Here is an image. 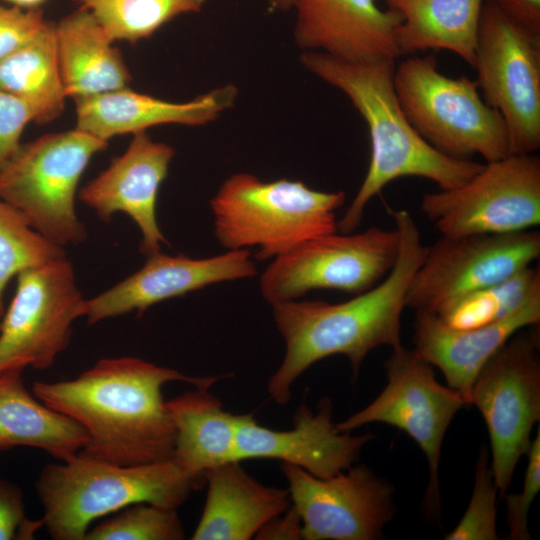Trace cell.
<instances>
[{
	"instance_id": "obj_33",
	"label": "cell",
	"mask_w": 540,
	"mask_h": 540,
	"mask_svg": "<svg viewBox=\"0 0 540 540\" xmlns=\"http://www.w3.org/2000/svg\"><path fill=\"white\" fill-rule=\"evenodd\" d=\"M527 467L523 488L520 493L505 494L506 523L509 529L507 539L529 540V508L540 490V429L526 453ZM502 498V499H503Z\"/></svg>"
},
{
	"instance_id": "obj_36",
	"label": "cell",
	"mask_w": 540,
	"mask_h": 540,
	"mask_svg": "<svg viewBox=\"0 0 540 540\" xmlns=\"http://www.w3.org/2000/svg\"><path fill=\"white\" fill-rule=\"evenodd\" d=\"M31 121L30 107L20 98L0 89V170L20 147L23 130Z\"/></svg>"
},
{
	"instance_id": "obj_39",
	"label": "cell",
	"mask_w": 540,
	"mask_h": 540,
	"mask_svg": "<svg viewBox=\"0 0 540 540\" xmlns=\"http://www.w3.org/2000/svg\"><path fill=\"white\" fill-rule=\"evenodd\" d=\"M272 11L285 12L293 9L296 0H266Z\"/></svg>"
},
{
	"instance_id": "obj_10",
	"label": "cell",
	"mask_w": 540,
	"mask_h": 540,
	"mask_svg": "<svg viewBox=\"0 0 540 540\" xmlns=\"http://www.w3.org/2000/svg\"><path fill=\"white\" fill-rule=\"evenodd\" d=\"M483 416L499 498L506 494L540 419L539 334L516 333L484 365L469 394Z\"/></svg>"
},
{
	"instance_id": "obj_40",
	"label": "cell",
	"mask_w": 540,
	"mask_h": 540,
	"mask_svg": "<svg viewBox=\"0 0 540 540\" xmlns=\"http://www.w3.org/2000/svg\"><path fill=\"white\" fill-rule=\"evenodd\" d=\"M20 8H36L46 0H4Z\"/></svg>"
},
{
	"instance_id": "obj_19",
	"label": "cell",
	"mask_w": 540,
	"mask_h": 540,
	"mask_svg": "<svg viewBox=\"0 0 540 540\" xmlns=\"http://www.w3.org/2000/svg\"><path fill=\"white\" fill-rule=\"evenodd\" d=\"M294 40L299 49L350 62L396 60L399 15L375 0H296Z\"/></svg>"
},
{
	"instance_id": "obj_35",
	"label": "cell",
	"mask_w": 540,
	"mask_h": 540,
	"mask_svg": "<svg viewBox=\"0 0 540 540\" xmlns=\"http://www.w3.org/2000/svg\"><path fill=\"white\" fill-rule=\"evenodd\" d=\"M42 526V519L27 518L22 490L0 478V540L33 539Z\"/></svg>"
},
{
	"instance_id": "obj_30",
	"label": "cell",
	"mask_w": 540,
	"mask_h": 540,
	"mask_svg": "<svg viewBox=\"0 0 540 540\" xmlns=\"http://www.w3.org/2000/svg\"><path fill=\"white\" fill-rule=\"evenodd\" d=\"M185 530L177 508L146 502L127 506L90 528L85 540H181Z\"/></svg>"
},
{
	"instance_id": "obj_14",
	"label": "cell",
	"mask_w": 540,
	"mask_h": 540,
	"mask_svg": "<svg viewBox=\"0 0 540 540\" xmlns=\"http://www.w3.org/2000/svg\"><path fill=\"white\" fill-rule=\"evenodd\" d=\"M540 256V232L441 236L426 246L406 307L436 314L453 300L491 287Z\"/></svg>"
},
{
	"instance_id": "obj_12",
	"label": "cell",
	"mask_w": 540,
	"mask_h": 540,
	"mask_svg": "<svg viewBox=\"0 0 540 540\" xmlns=\"http://www.w3.org/2000/svg\"><path fill=\"white\" fill-rule=\"evenodd\" d=\"M475 53V81L506 124L510 154H534L540 149V36L484 1Z\"/></svg>"
},
{
	"instance_id": "obj_34",
	"label": "cell",
	"mask_w": 540,
	"mask_h": 540,
	"mask_svg": "<svg viewBox=\"0 0 540 540\" xmlns=\"http://www.w3.org/2000/svg\"><path fill=\"white\" fill-rule=\"evenodd\" d=\"M48 22L40 7L0 5V60L31 41Z\"/></svg>"
},
{
	"instance_id": "obj_38",
	"label": "cell",
	"mask_w": 540,
	"mask_h": 540,
	"mask_svg": "<svg viewBox=\"0 0 540 540\" xmlns=\"http://www.w3.org/2000/svg\"><path fill=\"white\" fill-rule=\"evenodd\" d=\"M254 538L262 540L302 539V520L300 515L291 504L285 512L262 526Z\"/></svg>"
},
{
	"instance_id": "obj_28",
	"label": "cell",
	"mask_w": 540,
	"mask_h": 540,
	"mask_svg": "<svg viewBox=\"0 0 540 540\" xmlns=\"http://www.w3.org/2000/svg\"><path fill=\"white\" fill-rule=\"evenodd\" d=\"M90 12L115 41L137 43L150 38L176 17L198 13L207 0H75Z\"/></svg>"
},
{
	"instance_id": "obj_25",
	"label": "cell",
	"mask_w": 540,
	"mask_h": 540,
	"mask_svg": "<svg viewBox=\"0 0 540 540\" xmlns=\"http://www.w3.org/2000/svg\"><path fill=\"white\" fill-rule=\"evenodd\" d=\"M175 428L172 459L204 481V474L236 460V417L209 389L195 388L166 401Z\"/></svg>"
},
{
	"instance_id": "obj_15",
	"label": "cell",
	"mask_w": 540,
	"mask_h": 540,
	"mask_svg": "<svg viewBox=\"0 0 540 540\" xmlns=\"http://www.w3.org/2000/svg\"><path fill=\"white\" fill-rule=\"evenodd\" d=\"M281 469L304 540H378L396 507L394 487L367 465L318 478L288 463Z\"/></svg>"
},
{
	"instance_id": "obj_5",
	"label": "cell",
	"mask_w": 540,
	"mask_h": 540,
	"mask_svg": "<svg viewBox=\"0 0 540 540\" xmlns=\"http://www.w3.org/2000/svg\"><path fill=\"white\" fill-rule=\"evenodd\" d=\"M344 191L325 192L303 181L229 176L210 200L214 235L228 250L256 247L257 260L273 259L316 236L337 232Z\"/></svg>"
},
{
	"instance_id": "obj_1",
	"label": "cell",
	"mask_w": 540,
	"mask_h": 540,
	"mask_svg": "<svg viewBox=\"0 0 540 540\" xmlns=\"http://www.w3.org/2000/svg\"><path fill=\"white\" fill-rule=\"evenodd\" d=\"M221 378L189 376L125 356L102 358L74 379L34 382L32 392L85 430L83 453L118 465H141L173 457L175 428L163 386L179 381L210 389Z\"/></svg>"
},
{
	"instance_id": "obj_27",
	"label": "cell",
	"mask_w": 540,
	"mask_h": 540,
	"mask_svg": "<svg viewBox=\"0 0 540 540\" xmlns=\"http://www.w3.org/2000/svg\"><path fill=\"white\" fill-rule=\"evenodd\" d=\"M0 89L23 100L33 122L47 124L65 106L56 45V24L49 21L28 43L0 60Z\"/></svg>"
},
{
	"instance_id": "obj_24",
	"label": "cell",
	"mask_w": 540,
	"mask_h": 540,
	"mask_svg": "<svg viewBox=\"0 0 540 540\" xmlns=\"http://www.w3.org/2000/svg\"><path fill=\"white\" fill-rule=\"evenodd\" d=\"M23 371L16 367L0 373V451L25 446L58 461L72 458L87 442L85 430L31 394Z\"/></svg>"
},
{
	"instance_id": "obj_6",
	"label": "cell",
	"mask_w": 540,
	"mask_h": 540,
	"mask_svg": "<svg viewBox=\"0 0 540 540\" xmlns=\"http://www.w3.org/2000/svg\"><path fill=\"white\" fill-rule=\"evenodd\" d=\"M393 81L409 123L437 151L457 159L479 154L486 162L510 155L506 124L482 100L475 80L442 74L428 55L401 61Z\"/></svg>"
},
{
	"instance_id": "obj_7",
	"label": "cell",
	"mask_w": 540,
	"mask_h": 540,
	"mask_svg": "<svg viewBox=\"0 0 540 540\" xmlns=\"http://www.w3.org/2000/svg\"><path fill=\"white\" fill-rule=\"evenodd\" d=\"M108 142L75 127L21 144L0 170V198L28 224L64 248L87 239L75 209L80 178L90 160Z\"/></svg>"
},
{
	"instance_id": "obj_29",
	"label": "cell",
	"mask_w": 540,
	"mask_h": 540,
	"mask_svg": "<svg viewBox=\"0 0 540 540\" xmlns=\"http://www.w3.org/2000/svg\"><path fill=\"white\" fill-rule=\"evenodd\" d=\"M63 256L64 248L44 238L16 208L0 198V323L9 281L26 269Z\"/></svg>"
},
{
	"instance_id": "obj_3",
	"label": "cell",
	"mask_w": 540,
	"mask_h": 540,
	"mask_svg": "<svg viewBox=\"0 0 540 540\" xmlns=\"http://www.w3.org/2000/svg\"><path fill=\"white\" fill-rule=\"evenodd\" d=\"M300 62L309 72L342 91L364 118L371 141L367 173L337 229L351 233L369 202L390 182L421 177L440 190L457 188L484 164L449 157L428 144L406 118L394 88L395 60L350 62L322 52L304 51Z\"/></svg>"
},
{
	"instance_id": "obj_9",
	"label": "cell",
	"mask_w": 540,
	"mask_h": 540,
	"mask_svg": "<svg viewBox=\"0 0 540 540\" xmlns=\"http://www.w3.org/2000/svg\"><path fill=\"white\" fill-rule=\"evenodd\" d=\"M387 384L366 407L335 423L340 432L371 423L394 426L409 435L429 463L426 512L437 517L440 511L439 464L446 431L463 407L469 406L458 391L440 384L433 366L414 349L403 345L392 349L384 363Z\"/></svg>"
},
{
	"instance_id": "obj_20",
	"label": "cell",
	"mask_w": 540,
	"mask_h": 540,
	"mask_svg": "<svg viewBox=\"0 0 540 540\" xmlns=\"http://www.w3.org/2000/svg\"><path fill=\"white\" fill-rule=\"evenodd\" d=\"M238 89L228 83L185 102H172L128 88L76 99V128L108 142L159 125L203 126L235 105Z\"/></svg>"
},
{
	"instance_id": "obj_17",
	"label": "cell",
	"mask_w": 540,
	"mask_h": 540,
	"mask_svg": "<svg viewBox=\"0 0 540 540\" xmlns=\"http://www.w3.org/2000/svg\"><path fill=\"white\" fill-rule=\"evenodd\" d=\"M332 414V403L325 398L316 412L300 405L294 414V426L289 430L267 428L251 414L237 415L236 460L276 459L318 478L344 471L359 459L363 447L374 435L340 432Z\"/></svg>"
},
{
	"instance_id": "obj_21",
	"label": "cell",
	"mask_w": 540,
	"mask_h": 540,
	"mask_svg": "<svg viewBox=\"0 0 540 540\" xmlns=\"http://www.w3.org/2000/svg\"><path fill=\"white\" fill-rule=\"evenodd\" d=\"M539 322L540 294L502 320L466 330L445 325L433 313L415 311L414 350L439 368L447 386L461 393L469 404L470 390L488 360L520 330Z\"/></svg>"
},
{
	"instance_id": "obj_8",
	"label": "cell",
	"mask_w": 540,
	"mask_h": 540,
	"mask_svg": "<svg viewBox=\"0 0 540 540\" xmlns=\"http://www.w3.org/2000/svg\"><path fill=\"white\" fill-rule=\"evenodd\" d=\"M398 253L395 228L323 234L273 258L260 277V291L270 305L317 289L354 296L379 284L393 269Z\"/></svg>"
},
{
	"instance_id": "obj_11",
	"label": "cell",
	"mask_w": 540,
	"mask_h": 540,
	"mask_svg": "<svg viewBox=\"0 0 540 540\" xmlns=\"http://www.w3.org/2000/svg\"><path fill=\"white\" fill-rule=\"evenodd\" d=\"M421 210L441 236L535 229L540 224V158L510 154L486 162L463 185L424 194Z\"/></svg>"
},
{
	"instance_id": "obj_32",
	"label": "cell",
	"mask_w": 540,
	"mask_h": 540,
	"mask_svg": "<svg viewBox=\"0 0 540 540\" xmlns=\"http://www.w3.org/2000/svg\"><path fill=\"white\" fill-rule=\"evenodd\" d=\"M435 315L445 325L460 330L483 327L509 316L494 285L453 300Z\"/></svg>"
},
{
	"instance_id": "obj_31",
	"label": "cell",
	"mask_w": 540,
	"mask_h": 540,
	"mask_svg": "<svg viewBox=\"0 0 540 540\" xmlns=\"http://www.w3.org/2000/svg\"><path fill=\"white\" fill-rule=\"evenodd\" d=\"M474 486L469 505L455 528L445 535L446 540H496L497 498L487 450L481 448L476 463Z\"/></svg>"
},
{
	"instance_id": "obj_23",
	"label": "cell",
	"mask_w": 540,
	"mask_h": 540,
	"mask_svg": "<svg viewBox=\"0 0 540 540\" xmlns=\"http://www.w3.org/2000/svg\"><path fill=\"white\" fill-rule=\"evenodd\" d=\"M87 10L56 24L59 70L67 97L74 100L128 88L131 74L120 51Z\"/></svg>"
},
{
	"instance_id": "obj_16",
	"label": "cell",
	"mask_w": 540,
	"mask_h": 540,
	"mask_svg": "<svg viewBox=\"0 0 540 540\" xmlns=\"http://www.w3.org/2000/svg\"><path fill=\"white\" fill-rule=\"evenodd\" d=\"M257 275L249 249L195 259L161 251L147 257L136 272L106 291L85 300L83 317L89 325L131 312L141 316L162 301L184 296L212 284Z\"/></svg>"
},
{
	"instance_id": "obj_26",
	"label": "cell",
	"mask_w": 540,
	"mask_h": 540,
	"mask_svg": "<svg viewBox=\"0 0 540 540\" xmlns=\"http://www.w3.org/2000/svg\"><path fill=\"white\" fill-rule=\"evenodd\" d=\"M485 0H386L400 22L396 41L400 54L443 49L472 67Z\"/></svg>"
},
{
	"instance_id": "obj_4",
	"label": "cell",
	"mask_w": 540,
	"mask_h": 540,
	"mask_svg": "<svg viewBox=\"0 0 540 540\" xmlns=\"http://www.w3.org/2000/svg\"><path fill=\"white\" fill-rule=\"evenodd\" d=\"M203 483L173 459L118 465L82 451L40 472L35 489L42 522L55 540H85L93 521L132 504L179 508Z\"/></svg>"
},
{
	"instance_id": "obj_18",
	"label": "cell",
	"mask_w": 540,
	"mask_h": 540,
	"mask_svg": "<svg viewBox=\"0 0 540 540\" xmlns=\"http://www.w3.org/2000/svg\"><path fill=\"white\" fill-rule=\"evenodd\" d=\"M174 156L172 146L154 141L146 131L135 133L126 151L79 192L80 201L105 222L117 212L128 215L141 232L139 251L147 257L168 244L156 206Z\"/></svg>"
},
{
	"instance_id": "obj_13",
	"label": "cell",
	"mask_w": 540,
	"mask_h": 540,
	"mask_svg": "<svg viewBox=\"0 0 540 540\" xmlns=\"http://www.w3.org/2000/svg\"><path fill=\"white\" fill-rule=\"evenodd\" d=\"M0 323V373L51 367L70 344L85 298L66 256L20 272Z\"/></svg>"
},
{
	"instance_id": "obj_2",
	"label": "cell",
	"mask_w": 540,
	"mask_h": 540,
	"mask_svg": "<svg viewBox=\"0 0 540 540\" xmlns=\"http://www.w3.org/2000/svg\"><path fill=\"white\" fill-rule=\"evenodd\" d=\"M391 216L399 236V253L393 269L379 284L338 303L295 299L271 305L285 343L284 358L267 384V391L277 404H287L295 381L324 358L346 356L353 377H357L372 350L402 346L401 319L406 295L426 246L408 211H392Z\"/></svg>"
},
{
	"instance_id": "obj_22",
	"label": "cell",
	"mask_w": 540,
	"mask_h": 540,
	"mask_svg": "<svg viewBox=\"0 0 540 540\" xmlns=\"http://www.w3.org/2000/svg\"><path fill=\"white\" fill-rule=\"evenodd\" d=\"M207 495L193 540H249L291 506L288 489L267 486L231 461L204 474Z\"/></svg>"
},
{
	"instance_id": "obj_37",
	"label": "cell",
	"mask_w": 540,
	"mask_h": 540,
	"mask_svg": "<svg viewBox=\"0 0 540 540\" xmlns=\"http://www.w3.org/2000/svg\"><path fill=\"white\" fill-rule=\"evenodd\" d=\"M512 21L540 36V0H485Z\"/></svg>"
}]
</instances>
